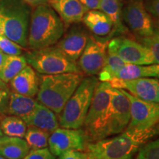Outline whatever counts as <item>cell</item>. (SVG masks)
<instances>
[{
    "mask_svg": "<svg viewBox=\"0 0 159 159\" xmlns=\"http://www.w3.org/2000/svg\"><path fill=\"white\" fill-rule=\"evenodd\" d=\"M111 86L108 82L97 84L93 94L84 125L93 140H98L99 135L108 116L111 98Z\"/></svg>",
    "mask_w": 159,
    "mask_h": 159,
    "instance_id": "cell-7",
    "label": "cell"
},
{
    "mask_svg": "<svg viewBox=\"0 0 159 159\" xmlns=\"http://www.w3.org/2000/svg\"><path fill=\"white\" fill-rule=\"evenodd\" d=\"M138 151L136 159H159V139L141 147Z\"/></svg>",
    "mask_w": 159,
    "mask_h": 159,
    "instance_id": "cell-29",
    "label": "cell"
},
{
    "mask_svg": "<svg viewBox=\"0 0 159 159\" xmlns=\"http://www.w3.org/2000/svg\"><path fill=\"white\" fill-rule=\"evenodd\" d=\"M6 57H7V55H5V53H3L2 52L0 51V69L2 66L4 62H5Z\"/></svg>",
    "mask_w": 159,
    "mask_h": 159,
    "instance_id": "cell-37",
    "label": "cell"
},
{
    "mask_svg": "<svg viewBox=\"0 0 159 159\" xmlns=\"http://www.w3.org/2000/svg\"><path fill=\"white\" fill-rule=\"evenodd\" d=\"M128 97L130 104V119L125 130L146 132L159 121V103L151 102L137 98L127 91L120 89Z\"/></svg>",
    "mask_w": 159,
    "mask_h": 159,
    "instance_id": "cell-9",
    "label": "cell"
},
{
    "mask_svg": "<svg viewBox=\"0 0 159 159\" xmlns=\"http://www.w3.org/2000/svg\"><path fill=\"white\" fill-rule=\"evenodd\" d=\"M21 119L28 126L36 127L49 134L60 126L55 113L41 103H38L30 114Z\"/></svg>",
    "mask_w": 159,
    "mask_h": 159,
    "instance_id": "cell-18",
    "label": "cell"
},
{
    "mask_svg": "<svg viewBox=\"0 0 159 159\" xmlns=\"http://www.w3.org/2000/svg\"><path fill=\"white\" fill-rule=\"evenodd\" d=\"M83 79L80 73L43 75L39 80L38 101L59 114Z\"/></svg>",
    "mask_w": 159,
    "mask_h": 159,
    "instance_id": "cell-2",
    "label": "cell"
},
{
    "mask_svg": "<svg viewBox=\"0 0 159 159\" xmlns=\"http://www.w3.org/2000/svg\"><path fill=\"white\" fill-rule=\"evenodd\" d=\"M98 80L94 76L83 78L64 108L60 113L59 125L61 128L78 129L84 125Z\"/></svg>",
    "mask_w": 159,
    "mask_h": 159,
    "instance_id": "cell-5",
    "label": "cell"
},
{
    "mask_svg": "<svg viewBox=\"0 0 159 159\" xmlns=\"http://www.w3.org/2000/svg\"><path fill=\"white\" fill-rule=\"evenodd\" d=\"M113 88L128 91L130 94L151 102L159 103V80L155 78L114 79L109 82Z\"/></svg>",
    "mask_w": 159,
    "mask_h": 159,
    "instance_id": "cell-14",
    "label": "cell"
},
{
    "mask_svg": "<svg viewBox=\"0 0 159 159\" xmlns=\"http://www.w3.org/2000/svg\"><path fill=\"white\" fill-rule=\"evenodd\" d=\"M130 119V101L120 89L112 87L110 108L98 140L122 133L128 127Z\"/></svg>",
    "mask_w": 159,
    "mask_h": 159,
    "instance_id": "cell-8",
    "label": "cell"
},
{
    "mask_svg": "<svg viewBox=\"0 0 159 159\" xmlns=\"http://www.w3.org/2000/svg\"><path fill=\"white\" fill-rule=\"evenodd\" d=\"M49 149L55 156L68 150H83L86 147V137L80 129L58 128L51 133Z\"/></svg>",
    "mask_w": 159,
    "mask_h": 159,
    "instance_id": "cell-13",
    "label": "cell"
},
{
    "mask_svg": "<svg viewBox=\"0 0 159 159\" xmlns=\"http://www.w3.org/2000/svg\"><path fill=\"white\" fill-rule=\"evenodd\" d=\"M108 50L113 52L126 63L136 65L154 64L150 51L142 43L123 37L115 38L108 42Z\"/></svg>",
    "mask_w": 159,
    "mask_h": 159,
    "instance_id": "cell-10",
    "label": "cell"
},
{
    "mask_svg": "<svg viewBox=\"0 0 159 159\" xmlns=\"http://www.w3.org/2000/svg\"><path fill=\"white\" fill-rule=\"evenodd\" d=\"M89 10H99L101 0H80Z\"/></svg>",
    "mask_w": 159,
    "mask_h": 159,
    "instance_id": "cell-35",
    "label": "cell"
},
{
    "mask_svg": "<svg viewBox=\"0 0 159 159\" xmlns=\"http://www.w3.org/2000/svg\"><path fill=\"white\" fill-rule=\"evenodd\" d=\"M22 159H55L53 155L47 148L41 149H32Z\"/></svg>",
    "mask_w": 159,
    "mask_h": 159,
    "instance_id": "cell-31",
    "label": "cell"
},
{
    "mask_svg": "<svg viewBox=\"0 0 159 159\" xmlns=\"http://www.w3.org/2000/svg\"><path fill=\"white\" fill-rule=\"evenodd\" d=\"M28 65L25 55H7L0 69V79L9 83L10 81Z\"/></svg>",
    "mask_w": 159,
    "mask_h": 159,
    "instance_id": "cell-23",
    "label": "cell"
},
{
    "mask_svg": "<svg viewBox=\"0 0 159 159\" xmlns=\"http://www.w3.org/2000/svg\"><path fill=\"white\" fill-rule=\"evenodd\" d=\"M2 136V129H1V127H0V138Z\"/></svg>",
    "mask_w": 159,
    "mask_h": 159,
    "instance_id": "cell-39",
    "label": "cell"
},
{
    "mask_svg": "<svg viewBox=\"0 0 159 159\" xmlns=\"http://www.w3.org/2000/svg\"><path fill=\"white\" fill-rule=\"evenodd\" d=\"M0 159H7V158H4V157H2V156H0Z\"/></svg>",
    "mask_w": 159,
    "mask_h": 159,
    "instance_id": "cell-40",
    "label": "cell"
},
{
    "mask_svg": "<svg viewBox=\"0 0 159 159\" xmlns=\"http://www.w3.org/2000/svg\"><path fill=\"white\" fill-rule=\"evenodd\" d=\"M30 150L25 139L2 136L0 138V156L7 159H22Z\"/></svg>",
    "mask_w": 159,
    "mask_h": 159,
    "instance_id": "cell-20",
    "label": "cell"
},
{
    "mask_svg": "<svg viewBox=\"0 0 159 159\" xmlns=\"http://www.w3.org/2000/svg\"><path fill=\"white\" fill-rule=\"evenodd\" d=\"M142 44L145 46L153 57L155 63L159 64V27L154 33L148 37L142 38Z\"/></svg>",
    "mask_w": 159,
    "mask_h": 159,
    "instance_id": "cell-30",
    "label": "cell"
},
{
    "mask_svg": "<svg viewBox=\"0 0 159 159\" xmlns=\"http://www.w3.org/2000/svg\"><path fill=\"white\" fill-rule=\"evenodd\" d=\"M122 19L131 31L141 38L154 33L153 22L143 0H130L122 9Z\"/></svg>",
    "mask_w": 159,
    "mask_h": 159,
    "instance_id": "cell-12",
    "label": "cell"
},
{
    "mask_svg": "<svg viewBox=\"0 0 159 159\" xmlns=\"http://www.w3.org/2000/svg\"><path fill=\"white\" fill-rule=\"evenodd\" d=\"M0 89H4V90L9 89L8 85H7V83L4 82L2 79H0Z\"/></svg>",
    "mask_w": 159,
    "mask_h": 159,
    "instance_id": "cell-38",
    "label": "cell"
},
{
    "mask_svg": "<svg viewBox=\"0 0 159 159\" xmlns=\"http://www.w3.org/2000/svg\"><path fill=\"white\" fill-rule=\"evenodd\" d=\"M152 130L146 132L125 130L113 138L102 139L85 147L88 159H131L150 136Z\"/></svg>",
    "mask_w": 159,
    "mask_h": 159,
    "instance_id": "cell-3",
    "label": "cell"
},
{
    "mask_svg": "<svg viewBox=\"0 0 159 159\" xmlns=\"http://www.w3.org/2000/svg\"><path fill=\"white\" fill-rule=\"evenodd\" d=\"M64 33V25L58 14L47 4L35 7L30 21L27 47L39 49L56 44Z\"/></svg>",
    "mask_w": 159,
    "mask_h": 159,
    "instance_id": "cell-1",
    "label": "cell"
},
{
    "mask_svg": "<svg viewBox=\"0 0 159 159\" xmlns=\"http://www.w3.org/2000/svg\"><path fill=\"white\" fill-rule=\"evenodd\" d=\"M27 124L22 119L16 116H0V127L5 136L23 138L27 131Z\"/></svg>",
    "mask_w": 159,
    "mask_h": 159,
    "instance_id": "cell-24",
    "label": "cell"
},
{
    "mask_svg": "<svg viewBox=\"0 0 159 159\" xmlns=\"http://www.w3.org/2000/svg\"><path fill=\"white\" fill-rule=\"evenodd\" d=\"M143 2L147 11L159 19V0H143Z\"/></svg>",
    "mask_w": 159,
    "mask_h": 159,
    "instance_id": "cell-34",
    "label": "cell"
},
{
    "mask_svg": "<svg viewBox=\"0 0 159 159\" xmlns=\"http://www.w3.org/2000/svg\"><path fill=\"white\" fill-rule=\"evenodd\" d=\"M30 7H36L38 5L48 3V0H24Z\"/></svg>",
    "mask_w": 159,
    "mask_h": 159,
    "instance_id": "cell-36",
    "label": "cell"
},
{
    "mask_svg": "<svg viewBox=\"0 0 159 159\" xmlns=\"http://www.w3.org/2000/svg\"><path fill=\"white\" fill-rule=\"evenodd\" d=\"M58 159H88V156L80 150H68L60 155Z\"/></svg>",
    "mask_w": 159,
    "mask_h": 159,
    "instance_id": "cell-33",
    "label": "cell"
},
{
    "mask_svg": "<svg viewBox=\"0 0 159 159\" xmlns=\"http://www.w3.org/2000/svg\"><path fill=\"white\" fill-rule=\"evenodd\" d=\"M108 41L89 36L87 43L79 57L78 67L85 75H99L105 63Z\"/></svg>",
    "mask_w": 159,
    "mask_h": 159,
    "instance_id": "cell-11",
    "label": "cell"
},
{
    "mask_svg": "<svg viewBox=\"0 0 159 159\" xmlns=\"http://www.w3.org/2000/svg\"><path fill=\"white\" fill-rule=\"evenodd\" d=\"M0 51L7 55H20L22 54L23 47L0 32Z\"/></svg>",
    "mask_w": 159,
    "mask_h": 159,
    "instance_id": "cell-28",
    "label": "cell"
},
{
    "mask_svg": "<svg viewBox=\"0 0 159 159\" xmlns=\"http://www.w3.org/2000/svg\"><path fill=\"white\" fill-rule=\"evenodd\" d=\"M31 7L24 0H0V32L23 48L27 47Z\"/></svg>",
    "mask_w": 159,
    "mask_h": 159,
    "instance_id": "cell-4",
    "label": "cell"
},
{
    "mask_svg": "<svg viewBox=\"0 0 159 159\" xmlns=\"http://www.w3.org/2000/svg\"><path fill=\"white\" fill-rule=\"evenodd\" d=\"M10 94H11V91L9 89H6V90L0 89V114L1 115L7 114Z\"/></svg>",
    "mask_w": 159,
    "mask_h": 159,
    "instance_id": "cell-32",
    "label": "cell"
},
{
    "mask_svg": "<svg viewBox=\"0 0 159 159\" xmlns=\"http://www.w3.org/2000/svg\"><path fill=\"white\" fill-rule=\"evenodd\" d=\"M88 38L83 27L75 26L62 36L55 46L69 59L76 62L84 50Z\"/></svg>",
    "mask_w": 159,
    "mask_h": 159,
    "instance_id": "cell-15",
    "label": "cell"
},
{
    "mask_svg": "<svg viewBox=\"0 0 159 159\" xmlns=\"http://www.w3.org/2000/svg\"><path fill=\"white\" fill-rule=\"evenodd\" d=\"M9 84L12 91L34 97L39 91V79L35 69L27 65L10 81Z\"/></svg>",
    "mask_w": 159,
    "mask_h": 159,
    "instance_id": "cell-17",
    "label": "cell"
},
{
    "mask_svg": "<svg viewBox=\"0 0 159 159\" xmlns=\"http://www.w3.org/2000/svg\"><path fill=\"white\" fill-rule=\"evenodd\" d=\"M110 18L116 29L119 33L125 32L122 25V7L121 0H101L99 8Z\"/></svg>",
    "mask_w": 159,
    "mask_h": 159,
    "instance_id": "cell-25",
    "label": "cell"
},
{
    "mask_svg": "<svg viewBox=\"0 0 159 159\" xmlns=\"http://www.w3.org/2000/svg\"><path fill=\"white\" fill-rule=\"evenodd\" d=\"M38 103L33 97L11 91L6 114L23 118L34 110Z\"/></svg>",
    "mask_w": 159,
    "mask_h": 159,
    "instance_id": "cell-21",
    "label": "cell"
},
{
    "mask_svg": "<svg viewBox=\"0 0 159 159\" xmlns=\"http://www.w3.org/2000/svg\"><path fill=\"white\" fill-rule=\"evenodd\" d=\"M82 21L91 33L99 37L110 35L114 29L110 18L100 10H89L85 13Z\"/></svg>",
    "mask_w": 159,
    "mask_h": 159,
    "instance_id": "cell-19",
    "label": "cell"
},
{
    "mask_svg": "<svg viewBox=\"0 0 159 159\" xmlns=\"http://www.w3.org/2000/svg\"><path fill=\"white\" fill-rule=\"evenodd\" d=\"M127 63L113 52L108 50L105 63L102 70L99 73V79L101 82H110L116 78L119 71Z\"/></svg>",
    "mask_w": 159,
    "mask_h": 159,
    "instance_id": "cell-26",
    "label": "cell"
},
{
    "mask_svg": "<svg viewBox=\"0 0 159 159\" xmlns=\"http://www.w3.org/2000/svg\"><path fill=\"white\" fill-rule=\"evenodd\" d=\"M28 65L42 75H57L67 72L80 73L75 61L63 54L53 45L39 49H33L25 55Z\"/></svg>",
    "mask_w": 159,
    "mask_h": 159,
    "instance_id": "cell-6",
    "label": "cell"
},
{
    "mask_svg": "<svg viewBox=\"0 0 159 159\" xmlns=\"http://www.w3.org/2000/svg\"><path fill=\"white\" fill-rule=\"evenodd\" d=\"M49 133L34 126H28L25 135V141L31 149L47 148Z\"/></svg>",
    "mask_w": 159,
    "mask_h": 159,
    "instance_id": "cell-27",
    "label": "cell"
},
{
    "mask_svg": "<svg viewBox=\"0 0 159 159\" xmlns=\"http://www.w3.org/2000/svg\"><path fill=\"white\" fill-rule=\"evenodd\" d=\"M48 4L66 25L80 22L89 11L80 0H49Z\"/></svg>",
    "mask_w": 159,
    "mask_h": 159,
    "instance_id": "cell-16",
    "label": "cell"
},
{
    "mask_svg": "<svg viewBox=\"0 0 159 159\" xmlns=\"http://www.w3.org/2000/svg\"><path fill=\"white\" fill-rule=\"evenodd\" d=\"M144 77H159V64L136 65L127 63L119 71L116 76V79L121 80H134Z\"/></svg>",
    "mask_w": 159,
    "mask_h": 159,
    "instance_id": "cell-22",
    "label": "cell"
},
{
    "mask_svg": "<svg viewBox=\"0 0 159 159\" xmlns=\"http://www.w3.org/2000/svg\"><path fill=\"white\" fill-rule=\"evenodd\" d=\"M49 0H48V2H49Z\"/></svg>",
    "mask_w": 159,
    "mask_h": 159,
    "instance_id": "cell-41",
    "label": "cell"
}]
</instances>
